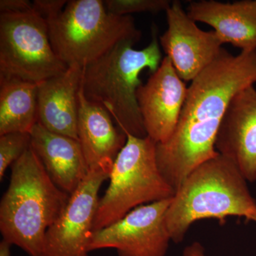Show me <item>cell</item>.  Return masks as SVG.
Instances as JSON below:
<instances>
[{
  "label": "cell",
  "mask_w": 256,
  "mask_h": 256,
  "mask_svg": "<svg viewBox=\"0 0 256 256\" xmlns=\"http://www.w3.org/2000/svg\"><path fill=\"white\" fill-rule=\"evenodd\" d=\"M68 67L52 47L46 18L34 8L0 14V76L38 84Z\"/></svg>",
  "instance_id": "obj_7"
},
{
  "label": "cell",
  "mask_w": 256,
  "mask_h": 256,
  "mask_svg": "<svg viewBox=\"0 0 256 256\" xmlns=\"http://www.w3.org/2000/svg\"><path fill=\"white\" fill-rule=\"evenodd\" d=\"M30 148V133L14 132L0 136V181H2L6 169Z\"/></svg>",
  "instance_id": "obj_18"
},
{
  "label": "cell",
  "mask_w": 256,
  "mask_h": 256,
  "mask_svg": "<svg viewBox=\"0 0 256 256\" xmlns=\"http://www.w3.org/2000/svg\"><path fill=\"white\" fill-rule=\"evenodd\" d=\"M52 47L66 65L86 66L120 42L138 43L142 37L132 16L106 10L101 0H72L46 20Z\"/></svg>",
  "instance_id": "obj_5"
},
{
  "label": "cell",
  "mask_w": 256,
  "mask_h": 256,
  "mask_svg": "<svg viewBox=\"0 0 256 256\" xmlns=\"http://www.w3.org/2000/svg\"><path fill=\"white\" fill-rule=\"evenodd\" d=\"M152 38L143 50L133 48L136 43L120 42L110 52L84 68L82 86L88 100L105 108L118 127L126 134L146 138L137 99L144 69L152 74L162 60L154 28Z\"/></svg>",
  "instance_id": "obj_4"
},
{
  "label": "cell",
  "mask_w": 256,
  "mask_h": 256,
  "mask_svg": "<svg viewBox=\"0 0 256 256\" xmlns=\"http://www.w3.org/2000/svg\"><path fill=\"white\" fill-rule=\"evenodd\" d=\"M84 67L69 66L64 73L38 84V124L50 132L78 140V92Z\"/></svg>",
  "instance_id": "obj_13"
},
{
  "label": "cell",
  "mask_w": 256,
  "mask_h": 256,
  "mask_svg": "<svg viewBox=\"0 0 256 256\" xmlns=\"http://www.w3.org/2000/svg\"><path fill=\"white\" fill-rule=\"evenodd\" d=\"M247 180L225 156L198 165L175 192L165 220L172 242L180 244L192 224L213 218L220 224L229 216L252 220L256 201L248 188Z\"/></svg>",
  "instance_id": "obj_3"
},
{
  "label": "cell",
  "mask_w": 256,
  "mask_h": 256,
  "mask_svg": "<svg viewBox=\"0 0 256 256\" xmlns=\"http://www.w3.org/2000/svg\"><path fill=\"white\" fill-rule=\"evenodd\" d=\"M112 166L89 170L55 223L48 229L42 256H89L88 245L98 206L101 185Z\"/></svg>",
  "instance_id": "obj_9"
},
{
  "label": "cell",
  "mask_w": 256,
  "mask_h": 256,
  "mask_svg": "<svg viewBox=\"0 0 256 256\" xmlns=\"http://www.w3.org/2000/svg\"><path fill=\"white\" fill-rule=\"evenodd\" d=\"M172 2L168 0H106V10L119 16H131L133 13H158L166 12Z\"/></svg>",
  "instance_id": "obj_19"
},
{
  "label": "cell",
  "mask_w": 256,
  "mask_h": 256,
  "mask_svg": "<svg viewBox=\"0 0 256 256\" xmlns=\"http://www.w3.org/2000/svg\"><path fill=\"white\" fill-rule=\"evenodd\" d=\"M112 118L105 108L88 100L80 87L78 137L88 170L112 166L127 142V134L114 126Z\"/></svg>",
  "instance_id": "obj_14"
},
{
  "label": "cell",
  "mask_w": 256,
  "mask_h": 256,
  "mask_svg": "<svg viewBox=\"0 0 256 256\" xmlns=\"http://www.w3.org/2000/svg\"><path fill=\"white\" fill-rule=\"evenodd\" d=\"M186 12L196 22L213 28L222 43L230 44L242 52L256 50V0L192 2Z\"/></svg>",
  "instance_id": "obj_15"
},
{
  "label": "cell",
  "mask_w": 256,
  "mask_h": 256,
  "mask_svg": "<svg viewBox=\"0 0 256 256\" xmlns=\"http://www.w3.org/2000/svg\"><path fill=\"white\" fill-rule=\"evenodd\" d=\"M33 3L28 0H1V13H18L33 9Z\"/></svg>",
  "instance_id": "obj_21"
},
{
  "label": "cell",
  "mask_w": 256,
  "mask_h": 256,
  "mask_svg": "<svg viewBox=\"0 0 256 256\" xmlns=\"http://www.w3.org/2000/svg\"><path fill=\"white\" fill-rule=\"evenodd\" d=\"M183 256H206L204 248L200 242H194L185 248Z\"/></svg>",
  "instance_id": "obj_22"
},
{
  "label": "cell",
  "mask_w": 256,
  "mask_h": 256,
  "mask_svg": "<svg viewBox=\"0 0 256 256\" xmlns=\"http://www.w3.org/2000/svg\"><path fill=\"white\" fill-rule=\"evenodd\" d=\"M30 136L31 148L52 181L72 194L89 171L78 140L50 132L38 122Z\"/></svg>",
  "instance_id": "obj_16"
},
{
  "label": "cell",
  "mask_w": 256,
  "mask_h": 256,
  "mask_svg": "<svg viewBox=\"0 0 256 256\" xmlns=\"http://www.w3.org/2000/svg\"><path fill=\"white\" fill-rule=\"evenodd\" d=\"M252 222H255L256 223V216L254 217V220H252Z\"/></svg>",
  "instance_id": "obj_24"
},
{
  "label": "cell",
  "mask_w": 256,
  "mask_h": 256,
  "mask_svg": "<svg viewBox=\"0 0 256 256\" xmlns=\"http://www.w3.org/2000/svg\"><path fill=\"white\" fill-rule=\"evenodd\" d=\"M150 138L127 134V142L114 160L108 188L98 202L94 232L108 226L142 205L174 197V188L163 178Z\"/></svg>",
  "instance_id": "obj_6"
},
{
  "label": "cell",
  "mask_w": 256,
  "mask_h": 256,
  "mask_svg": "<svg viewBox=\"0 0 256 256\" xmlns=\"http://www.w3.org/2000/svg\"><path fill=\"white\" fill-rule=\"evenodd\" d=\"M11 166L9 186L0 202L3 240L30 256H42L47 230L63 212L70 194L52 181L32 148Z\"/></svg>",
  "instance_id": "obj_2"
},
{
  "label": "cell",
  "mask_w": 256,
  "mask_h": 256,
  "mask_svg": "<svg viewBox=\"0 0 256 256\" xmlns=\"http://www.w3.org/2000/svg\"><path fill=\"white\" fill-rule=\"evenodd\" d=\"M188 88L166 56L137 92V99L146 136L156 143L166 142L174 132Z\"/></svg>",
  "instance_id": "obj_11"
},
{
  "label": "cell",
  "mask_w": 256,
  "mask_h": 256,
  "mask_svg": "<svg viewBox=\"0 0 256 256\" xmlns=\"http://www.w3.org/2000/svg\"><path fill=\"white\" fill-rule=\"evenodd\" d=\"M37 90L36 82L0 76V136L31 132L38 122Z\"/></svg>",
  "instance_id": "obj_17"
},
{
  "label": "cell",
  "mask_w": 256,
  "mask_h": 256,
  "mask_svg": "<svg viewBox=\"0 0 256 256\" xmlns=\"http://www.w3.org/2000/svg\"><path fill=\"white\" fill-rule=\"evenodd\" d=\"M172 200L138 206L108 226L92 232L88 252L112 248L119 256H164L172 240L165 220Z\"/></svg>",
  "instance_id": "obj_8"
},
{
  "label": "cell",
  "mask_w": 256,
  "mask_h": 256,
  "mask_svg": "<svg viewBox=\"0 0 256 256\" xmlns=\"http://www.w3.org/2000/svg\"><path fill=\"white\" fill-rule=\"evenodd\" d=\"M10 247L11 245L2 240L0 242V256H11V252H10Z\"/></svg>",
  "instance_id": "obj_23"
},
{
  "label": "cell",
  "mask_w": 256,
  "mask_h": 256,
  "mask_svg": "<svg viewBox=\"0 0 256 256\" xmlns=\"http://www.w3.org/2000/svg\"><path fill=\"white\" fill-rule=\"evenodd\" d=\"M256 82V50L220 56L188 88L178 126L156 143L158 168L175 192L198 165L218 156L216 139L232 98Z\"/></svg>",
  "instance_id": "obj_1"
},
{
  "label": "cell",
  "mask_w": 256,
  "mask_h": 256,
  "mask_svg": "<svg viewBox=\"0 0 256 256\" xmlns=\"http://www.w3.org/2000/svg\"><path fill=\"white\" fill-rule=\"evenodd\" d=\"M165 12L168 28L160 45L180 78L192 82L220 56L223 43L214 31L198 28L180 2H172Z\"/></svg>",
  "instance_id": "obj_10"
},
{
  "label": "cell",
  "mask_w": 256,
  "mask_h": 256,
  "mask_svg": "<svg viewBox=\"0 0 256 256\" xmlns=\"http://www.w3.org/2000/svg\"><path fill=\"white\" fill-rule=\"evenodd\" d=\"M67 2L65 0H35L33 6L37 12L48 20L60 14Z\"/></svg>",
  "instance_id": "obj_20"
},
{
  "label": "cell",
  "mask_w": 256,
  "mask_h": 256,
  "mask_svg": "<svg viewBox=\"0 0 256 256\" xmlns=\"http://www.w3.org/2000/svg\"><path fill=\"white\" fill-rule=\"evenodd\" d=\"M215 148L232 161L247 181H256V89L240 90L229 104Z\"/></svg>",
  "instance_id": "obj_12"
}]
</instances>
